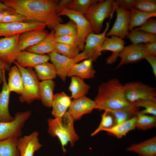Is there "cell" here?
<instances>
[{"label": "cell", "mask_w": 156, "mask_h": 156, "mask_svg": "<svg viewBox=\"0 0 156 156\" xmlns=\"http://www.w3.org/2000/svg\"><path fill=\"white\" fill-rule=\"evenodd\" d=\"M135 102L138 107H142L145 108L143 110L140 111L139 112V113L156 116V101L143 99L137 101Z\"/></svg>", "instance_id": "39"}, {"label": "cell", "mask_w": 156, "mask_h": 156, "mask_svg": "<svg viewBox=\"0 0 156 156\" xmlns=\"http://www.w3.org/2000/svg\"><path fill=\"white\" fill-rule=\"evenodd\" d=\"M34 68L39 80H53L57 75L55 66L53 64L48 62L38 65Z\"/></svg>", "instance_id": "30"}, {"label": "cell", "mask_w": 156, "mask_h": 156, "mask_svg": "<svg viewBox=\"0 0 156 156\" xmlns=\"http://www.w3.org/2000/svg\"><path fill=\"white\" fill-rule=\"evenodd\" d=\"M133 30H140L147 33L156 34V20L153 18H149L140 27L135 28Z\"/></svg>", "instance_id": "41"}, {"label": "cell", "mask_w": 156, "mask_h": 156, "mask_svg": "<svg viewBox=\"0 0 156 156\" xmlns=\"http://www.w3.org/2000/svg\"><path fill=\"white\" fill-rule=\"evenodd\" d=\"M50 60L49 55H40L24 50L19 53L16 61L24 68H34L35 66L48 62Z\"/></svg>", "instance_id": "19"}, {"label": "cell", "mask_w": 156, "mask_h": 156, "mask_svg": "<svg viewBox=\"0 0 156 156\" xmlns=\"http://www.w3.org/2000/svg\"><path fill=\"white\" fill-rule=\"evenodd\" d=\"M48 32L43 30H32L20 34L18 46L19 51L25 50L33 46L44 39L48 34Z\"/></svg>", "instance_id": "17"}, {"label": "cell", "mask_w": 156, "mask_h": 156, "mask_svg": "<svg viewBox=\"0 0 156 156\" xmlns=\"http://www.w3.org/2000/svg\"><path fill=\"white\" fill-rule=\"evenodd\" d=\"M80 50L74 44H68L56 42L55 51L66 57L74 59Z\"/></svg>", "instance_id": "38"}, {"label": "cell", "mask_w": 156, "mask_h": 156, "mask_svg": "<svg viewBox=\"0 0 156 156\" xmlns=\"http://www.w3.org/2000/svg\"><path fill=\"white\" fill-rule=\"evenodd\" d=\"M77 36L65 35L55 37L56 42L68 44H74Z\"/></svg>", "instance_id": "44"}, {"label": "cell", "mask_w": 156, "mask_h": 156, "mask_svg": "<svg viewBox=\"0 0 156 156\" xmlns=\"http://www.w3.org/2000/svg\"><path fill=\"white\" fill-rule=\"evenodd\" d=\"M136 119V116L129 120L116 125L105 131L109 135L115 136L118 138H120L125 136L129 131L135 129Z\"/></svg>", "instance_id": "29"}, {"label": "cell", "mask_w": 156, "mask_h": 156, "mask_svg": "<svg viewBox=\"0 0 156 156\" xmlns=\"http://www.w3.org/2000/svg\"><path fill=\"white\" fill-rule=\"evenodd\" d=\"M20 35L0 38V59L10 67L20 52L18 46Z\"/></svg>", "instance_id": "12"}, {"label": "cell", "mask_w": 156, "mask_h": 156, "mask_svg": "<svg viewBox=\"0 0 156 156\" xmlns=\"http://www.w3.org/2000/svg\"><path fill=\"white\" fill-rule=\"evenodd\" d=\"M144 44H132L125 47L118 55L120 61L115 69L124 64L136 63L144 59V53L146 52Z\"/></svg>", "instance_id": "14"}, {"label": "cell", "mask_w": 156, "mask_h": 156, "mask_svg": "<svg viewBox=\"0 0 156 156\" xmlns=\"http://www.w3.org/2000/svg\"><path fill=\"white\" fill-rule=\"evenodd\" d=\"M113 6L117 14L116 18L112 27L106 34V36H115L124 38L129 33L130 11L116 5L114 4L113 2Z\"/></svg>", "instance_id": "10"}, {"label": "cell", "mask_w": 156, "mask_h": 156, "mask_svg": "<svg viewBox=\"0 0 156 156\" xmlns=\"http://www.w3.org/2000/svg\"><path fill=\"white\" fill-rule=\"evenodd\" d=\"M101 117V120L99 126L91 133L92 136L96 135L101 131H105L109 129L116 125V121L114 116L108 110H104Z\"/></svg>", "instance_id": "36"}, {"label": "cell", "mask_w": 156, "mask_h": 156, "mask_svg": "<svg viewBox=\"0 0 156 156\" xmlns=\"http://www.w3.org/2000/svg\"><path fill=\"white\" fill-rule=\"evenodd\" d=\"M99 1V0H70L65 9L79 12L84 15L91 5Z\"/></svg>", "instance_id": "37"}, {"label": "cell", "mask_w": 156, "mask_h": 156, "mask_svg": "<svg viewBox=\"0 0 156 156\" xmlns=\"http://www.w3.org/2000/svg\"><path fill=\"white\" fill-rule=\"evenodd\" d=\"M17 13L14 9L9 8L0 10V23L5 16Z\"/></svg>", "instance_id": "47"}, {"label": "cell", "mask_w": 156, "mask_h": 156, "mask_svg": "<svg viewBox=\"0 0 156 156\" xmlns=\"http://www.w3.org/2000/svg\"><path fill=\"white\" fill-rule=\"evenodd\" d=\"M134 8L145 12H156V0H136Z\"/></svg>", "instance_id": "40"}, {"label": "cell", "mask_w": 156, "mask_h": 156, "mask_svg": "<svg viewBox=\"0 0 156 156\" xmlns=\"http://www.w3.org/2000/svg\"><path fill=\"white\" fill-rule=\"evenodd\" d=\"M50 60L56 70L57 75L64 82L70 69L75 64L74 59L63 55L54 51L49 54Z\"/></svg>", "instance_id": "16"}, {"label": "cell", "mask_w": 156, "mask_h": 156, "mask_svg": "<svg viewBox=\"0 0 156 156\" xmlns=\"http://www.w3.org/2000/svg\"><path fill=\"white\" fill-rule=\"evenodd\" d=\"M140 108L135 102L130 106L126 108L116 110H106L109 111L114 116L116 125L136 116L140 111Z\"/></svg>", "instance_id": "28"}, {"label": "cell", "mask_w": 156, "mask_h": 156, "mask_svg": "<svg viewBox=\"0 0 156 156\" xmlns=\"http://www.w3.org/2000/svg\"><path fill=\"white\" fill-rule=\"evenodd\" d=\"M71 77L68 90L71 93V98L77 99L85 96L88 93L90 86L86 83L83 79L76 76Z\"/></svg>", "instance_id": "27"}, {"label": "cell", "mask_w": 156, "mask_h": 156, "mask_svg": "<svg viewBox=\"0 0 156 156\" xmlns=\"http://www.w3.org/2000/svg\"><path fill=\"white\" fill-rule=\"evenodd\" d=\"M94 101L96 104L95 109L100 111L121 109L129 107L133 103L127 100L124 85L116 78L100 85Z\"/></svg>", "instance_id": "2"}, {"label": "cell", "mask_w": 156, "mask_h": 156, "mask_svg": "<svg viewBox=\"0 0 156 156\" xmlns=\"http://www.w3.org/2000/svg\"><path fill=\"white\" fill-rule=\"evenodd\" d=\"M10 68V67L5 64L0 59V78L2 80L3 79V70L9 71Z\"/></svg>", "instance_id": "48"}, {"label": "cell", "mask_w": 156, "mask_h": 156, "mask_svg": "<svg viewBox=\"0 0 156 156\" xmlns=\"http://www.w3.org/2000/svg\"><path fill=\"white\" fill-rule=\"evenodd\" d=\"M55 83L52 80H47L40 82L39 90L40 100L42 105L48 108L51 107L54 96Z\"/></svg>", "instance_id": "25"}, {"label": "cell", "mask_w": 156, "mask_h": 156, "mask_svg": "<svg viewBox=\"0 0 156 156\" xmlns=\"http://www.w3.org/2000/svg\"><path fill=\"white\" fill-rule=\"evenodd\" d=\"M18 138L0 140V156H20L17 147Z\"/></svg>", "instance_id": "32"}, {"label": "cell", "mask_w": 156, "mask_h": 156, "mask_svg": "<svg viewBox=\"0 0 156 156\" xmlns=\"http://www.w3.org/2000/svg\"><path fill=\"white\" fill-rule=\"evenodd\" d=\"M10 7L5 5L2 2L0 1V10L7 9L9 8Z\"/></svg>", "instance_id": "49"}, {"label": "cell", "mask_w": 156, "mask_h": 156, "mask_svg": "<svg viewBox=\"0 0 156 156\" xmlns=\"http://www.w3.org/2000/svg\"><path fill=\"white\" fill-rule=\"evenodd\" d=\"M53 29L54 31L55 37L65 35L77 36L76 25L71 20L65 24L58 23L55 26Z\"/></svg>", "instance_id": "35"}, {"label": "cell", "mask_w": 156, "mask_h": 156, "mask_svg": "<svg viewBox=\"0 0 156 156\" xmlns=\"http://www.w3.org/2000/svg\"><path fill=\"white\" fill-rule=\"evenodd\" d=\"M3 82V80L0 78V84Z\"/></svg>", "instance_id": "50"}, {"label": "cell", "mask_w": 156, "mask_h": 156, "mask_svg": "<svg viewBox=\"0 0 156 156\" xmlns=\"http://www.w3.org/2000/svg\"><path fill=\"white\" fill-rule=\"evenodd\" d=\"M132 44H137L156 42V34L147 33L141 31L133 30L127 36Z\"/></svg>", "instance_id": "33"}, {"label": "cell", "mask_w": 156, "mask_h": 156, "mask_svg": "<svg viewBox=\"0 0 156 156\" xmlns=\"http://www.w3.org/2000/svg\"><path fill=\"white\" fill-rule=\"evenodd\" d=\"M136 0H114L113 3L124 9L129 10L134 8Z\"/></svg>", "instance_id": "43"}, {"label": "cell", "mask_w": 156, "mask_h": 156, "mask_svg": "<svg viewBox=\"0 0 156 156\" xmlns=\"http://www.w3.org/2000/svg\"><path fill=\"white\" fill-rule=\"evenodd\" d=\"M8 7L25 16L29 21L44 23L51 30L63 22L58 15L59 1L54 0H1Z\"/></svg>", "instance_id": "1"}, {"label": "cell", "mask_w": 156, "mask_h": 156, "mask_svg": "<svg viewBox=\"0 0 156 156\" xmlns=\"http://www.w3.org/2000/svg\"><path fill=\"white\" fill-rule=\"evenodd\" d=\"M53 29L42 40L36 44L29 47L25 50L40 54H49L55 51L56 42Z\"/></svg>", "instance_id": "23"}, {"label": "cell", "mask_w": 156, "mask_h": 156, "mask_svg": "<svg viewBox=\"0 0 156 156\" xmlns=\"http://www.w3.org/2000/svg\"><path fill=\"white\" fill-rule=\"evenodd\" d=\"M125 95L130 103L148 99L156 101V89L140 81H131L124 85Z\"/></svg>", "instance_id": "8"}, {"label": "cell", "mask_w": 156, "mask_h": 156, "mask_svg": "<svg viewBox=\"0 0 156 156\" xmlns=\"http://www.w3.org/2000/svg\"><path fill=\"white\" fill-rule=\"evenodd\" d=\"M8 86L10 92H14L20 95L23 89L22 75L19 69L15 65L9 71Z\"/></svg>", "instance_id": "26"}, {"label": "cell", "mask_w": 156, "mask_h": 156, "mask_svg": "<svg viewBox=\"0 0 156 156\" xmlns=\"http://www.w3.org/2000/svg\"><path fill=\"white\" fill-rule=\"evenodd\" d=\"M135 128L138 129L146 131L156 127V116H149L139 112L136 115Z\"/></svg>", "instance_id": "34"}, {"label": "cell", "mask_w": 156, "mask_h": 156, "mask_svg": "<svg viewBox=\"0 0 156 156\" xmlns=\"http://www.w3.org/2000/svg\"><path fill=\"white\" fill-rule=\"evenodd\" d=\"M93 62L92 60L86 59L75 64L69 70L67 76H76L83 79L94 78L96 71L92 65Z\"/></svg>", "instance_id": "21"}, {"label": "cell", "mask_w": 156, "mask_h": 156, "mask_svg": "<svg viewBox=\"0 0 156 156\" xmlns=\"http://www.w3.org/2000/svg\"><path fill=\"white\" fill-rule=\"evenodd\" d=\"M31 114V111L18 112L15 114L13 121L0 122V140L21 137L22 128Z\"/></svg>", "instance_id": "9"}, {"label": "cell", "mask_w": 156, "mask_h": 156, "mask_svg": "<svg viewBox=\"0 0 156 156\" xmlns=\"http://www.w3.org/2000/svg\"><path fill=\"white\" fill-rule=\"evenodd\" d=\"M74 120L67 112L61 117L49 118L47 120L48 132L51 136L59 139L64 153L66 150L65 147L68 142L73 147L79 138L74 126Z\"/></svg>", "instance_id": "3"}, {"label": "cell", "mask_w": 156, "mask_h": 156, "mask_svg": "<svg viewBox=\"0 0 156 156\" xmlns=\"http://www.w3.org/2000/svg\"><path fill=\"white\" fill-rule=\"evenodd\" d=\"M13 63L21 72L23 79V89L18 97L21 103L30 104L36 100H40L39 86L40 82L32 68H24L15 61Z\"/></svg>", "instance_id": "5"}, {"label": "cell", "mask_w": 156, "mask_h": 156, "mask_svg": "<svg viewBox=\"0 0 156 156\" xmlns=\"http://www.w3.org/2000/svg\"><path fill=\"white\" fill-rule=\"evenodd\" d=\"M27 18L20 14L16 13L8 15L2 19L0 23H14L28 21Z\"/></svg>", "instance_id": "42"}, {"label": "cell", "mask_w": 156, "mask_h": 156, "mask_svg": "<svg viewBox=\"0 0 156 156\" xmlns=\"http://www.w3.org/2000/svg\"><path fill=\"white\" fill-rule=\"evenodd\" d=\"M129 30L131 31L136 27H140L148 19L156 16V12L147 13L138 10L134 8L131 9Z\"/></svg>", "instance_id": "31"}, {"label": "cell", "mask_w": 156, "mask_h": 156, "mask_svg": "<svg viewBox=\"0 0 156 156\" xmlns=\"http://www.w3.org/2000/svg\"><path fill=\"white\" fill-rule=\"evenodd\" d=\"M59 15L66 16L76 24L77 35L74 45L83 51L84 49L85 39L88 35L93 32L91 23L87 20L84 15L81 13L67 9H64Z\"/></svg>", "instance_id": "7"}, {"label": "cell", "mask_w": 156, "mask_h": 156, "mask_svg": "<svg viewBox=\"0 0 156 156\" xmlns=\"http://www.w3.org/2000/svg\"><path fill=\"white\" fill-rule=\"evenodd\" d=\"M113 16L112 15L110 17L102 33L96 34L92 32L88 35L85 41V44L84 50L74 59L75 64L83 60L91 59L93 62L95 61L101 55L102 47L105 39L106 32L109 29L110 22Z\"/></svg>", "instance_id": "6"}, {"label": "cell", "mask_w": 156, "mask_h": 156, "mask_svg": "<svg viewBox=\"0 0 156 156\" xmlns=\"http://www.w3.org/2000/svg\"><path fill=\"white\" fill-rule=\"evenodd\" d=\"M126 150L138 154L139 156H156V137L137 143H133Z\"/></svg>", "instance_id": "22"}, {"label": "cell", "mask_w": 156, "mask_h": 156, "mask_svg": "<svg viewBox=\"0 0 156 156\" xmlns=\"http://www.w3.org/2000/svg\"><path fill=\"white\" fill-rule=\"evenodd\" d=\"M144 47L147 53L156 56V42L145 43Z\"/></svg>", "instance_id": "46"}, {"label": "cell", "mask_w": 156, "mask_h": 156, "mask_svg": "<svg viewBox=\"0 0 156 156\" xmlns=\"http://www.w3.org/2000/svg\"><path fill=\"white\" fill-rule=\"evenodd\" d=\"M95 106L94 101L84 96L74 99L67 112L74 120H79L84 115L91 113Z\"/></svg>", "instance_id": "13"}, {"label": "cell", "mask_w": 156, "mask_h": 156, "mask_svg": "<svg viewBox=\"0 0 156 156\" xmlns=\"http://www.w3.org/2000/svg\"><path fill=\"white\" fill-rule=\"evenodd\" d=\"M144 58L147 60L151 65L153 74L156 77V57L147 52L144 53Z\"/></svg>", "instance_id": "45"}, {"label": "cell", "mask_w": 156, "mask_h": 156, "mask_svg": "<svg viewBox=\"0 0 156 156\" xmlns=\"http://www.w3.org/2000/svg\"><path fill=\"white\" fill-rule=\"evenodd\" d=\"M103 156V155H102V156Z\"/></svg>", "instance_id": "51"}, {"label": "cell", "mask_w": 156, "mask_h": 156, "mask_svg": "<svg viewBox=\"0 0 156 156\" xmlns=\"http://www.w3.org/2000/svg\"><path fill=\"white\" fill-rule=\"evenodd\" d=\"M46 26V24L44 23L31 21L14 23H0V37L20 34L32 30H43Z\"/></svg>", "instance_id": "11"}, {"label": "cell", "mask_w": 156, "mask_h": 156, "mask_svg": "<svg viewBox=\"0 0 156 156\" xmlns=\"http://www.w3.org/2000/svg\"><path fill=\"white\" fill-rule=\"evenodd\" d=\"M39 133L34 131L28 135L18 138L17 147L20 156H34V153L42 146L38 138Z\"/></svg>", "instance_id": "15"}, {"label": "cell", "mask_w": 156, "mask_h": 156, "mask_svg": "<svg viewBox=\"0 0 156 156\" xmlns=\"http://www.w3.org/2000/svg\"><path fill=\"white\" fill-rule=\"evenodd\" d=\"M114 0H99L91 5L84 15L91 24L94 33L98 34L103 29L104 20L113 15Z\"/></svg>", "instance_id": "4"}, {"label": "cell", "mask_w": 156, "mask_h": 156, "mask_svg": "<svg viewBox=\"0 0 156 156\" xmlns=\"http://www.w3.org/2000/svg\"><path fill=\"white\" fill-rule=\"evenodd\" d=\"M125 44L123 39L118 37L112 36L110 38L106 37L101 50L102 51H109L112 52L106 60L107 64H112L117 60L119 53L125 47Z\"/></svg>", "instance_id": "18"}, {"label": "cell", "mask_w": 156, "mask_h": 156, "mask_svg": "<svg viewBox=\"0 0 156 156\" xmlns=\"http://www.w3.org/2000/svg\"><path fill=\"white\" fill-rule=\"evenodd\" d=\"M71 98L63 92L54 95L51 114L54 118L61 117L66 113L71 103Z\"/></svg>", "instance_id": "24"}, {"label": "cell", "mask_w": 156, "mask_h": 156, "mask_svg": "<svg viewBox=\"0 0 156 156\" xmlns=\"http://www.w3.org/2000/svg\"><path fill=\"white\" fill-rule=\"evenodd\" d=\"M5 71L4 70L3 71V84L2 91L0 93V122H11L14 119V117L10 114L9 110L10 92L6 80Z\"/></svg>", "instance_id": "20"}]
</instances>
